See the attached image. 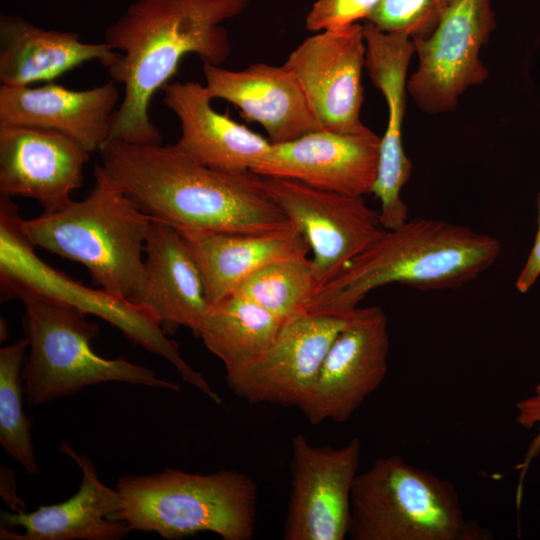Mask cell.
Instances as JSON below:
<instances>
[{
    "mask_svg": "<svg viewBox=\"0 0 540 540\" xmlns=\"http://www.w3.org/2000/svg\"><path fill=\"white\" fill-rule=\"evenodd\" d=\"M249 0H134L110 24L104 42L119 52L107 68L124 88L114 113L109 140L132 144L162 143L149 115L153 96L178 70L182 58L195 54L221 66L231 53L222 23L239 15Z\"/></svg>",
    "mask_w": 540,
    "mask_h": 540,
    "instance_id": "obj_1",
    "label": "cell"
},
{
    "mask_svg": "<svg viewBox=\"0 0 540 540\" xmlns=\"http://www.w3.org/2000/svg\"><path fill=\"white\" fill-rule=\"evenodd\" d=\"M101 166L151 220L176 229L267 233L291 227L251 171L203 165L174 145L108 140Z\"/></svg>",
    "mask_w": 540,
    "mask_h": 540,
    "instance_id": "obj_2",
    "label": "cell"
},
{
    "mask_svg": "<svg viewBox=\"0 0 540 540\" xmlns=\"http://www.w3.org/2000/svg\"><path fill=\"white\" fill-rule=\"evenodd\" d=\"M499 241L438 219L416 218L385 230L334 278L319 286L306 313L346 317L373 290L401 283L422 291L462 287L490 268Z\"/></svg>",
    "mask_w": 540,
    "mask_h": 540,
    "instance_id": "obj_3",
    "label": "cell"
},
{
    "mask_svg": "<svg viewBox=\"0 0 540 540\" xmlns=\"http://www.w3.org/2000/svg\"><path fill=\"white\" fill-rule=\"evenodd\" d=\"M95 185L81 201L24 220L20 228L35 246L85 266L102 289L129 299L143 277L151 218L94 165Z\"/></svg>",
    "mask_w": 540,
    "mask_h": 540,
    "instance_id": "obj_4",
    "label": "cell"
},
{
    "mask_svg": "<svg viewBox=\"0 0 540 540\" xmlns=\"http://www.w3.org/2000/svg\"><path fill=\"white\" fill-rule=\"evenodd\" d=\"M117 489L122 505L112 519L131 530L156 532L168 540L204 531L224 540H249L255 533L257 486L238 471L200 474L167 468L122 477Z\"/></svg>",
    "mask_w": 540,
    "mask_h": 540,
    "instance_id": "obj_5",
    "label": "cell"
},
{
    "mask_svg": "<svg viewBox=\"0 0 540 540\" xmlns=\"http://www.w3.org/2000/svg\"><path fill=\"white\" fill-rule=\"evenodd\" d=\"M22 320L29 354L24 359V394L31 405L72 395L105 382H124L174 392L180 386L157 377L154 370L125 358L106 359L92 349L100 331L81 310L54 299L23 293Z\"/></svg>",
    "mask_w": 540,
    "mask_h": 540,
    "instance_id": "obj_6",
    "label": "cell"
},
{
    "mask_svg": "<svg viewBox=\"0 0 540 540\" xmlns=\"http://www.w3.org/2000/svg\"><path fill=\"white\" fill-rule=\"evenodd\" d=\"M480 536L481 529L465 518L451 482L398 455L378 458L354 481L348 529L352 540H475Z\"/></svg>",
    "mask_w": 540,
    "mask_h": 540,
    "instance_id": "obj_7",
    "label": "cell"
},
{
    "mask_svg": "<svg viewBox=\"0 0 540 540\" xmlns=\"http://www.w3.org/2000/svg\"><path fill=\"white\" fill-rule=\"evenodd\" d=\"M20 219L11 197L1 195L0 278L6 294L16 298L23 293L42 295L105 320L132 343L165 358L185 383L196 387L214 403L222 404L203 374L184 360L177 343L166 336L145 310L102 288L85 286L41 260L22 232Z\"/></svg>",
    "mask_w": 540,
    "mask_h": 540,
    "instance_id": "obj_8",
    "label": "cell"
},
{
    "mask_svg": "<svg viewBox=\"0 0 540 540\" xmlns=\"http://www.w3.org/2000/svg\"><path fill=\"white\" fill-rule=\"evenodd\" d=\"M256 183L309 243L318 287L334 278L386 230L379 211L369 207L362 196L258 174Z\"/></svg>",
    "mask_w": 540,
    "mask_h": 540,
    "instance_id": "obj_9",
    "label": "cell"
},
{
    "mask_svg": "<svg viewBox=\"0 0 540 540\" xmlns=\"http://www.w3.org/2000/svg\"><path fill=\"white\" fill-rule=\"evenodd\" d=\"M494 28L491 0H455L429 36L412 39L418 65L407 93L421 111H453L464 92L487 80L480 52Z\"/></svg>",
    "mask_w": 540,
    "mask_h": 540,
    "instance_id": "obj_10",
    "label": "cell"
},
{
    "mask_svg": "<svg viewBox=\"0 0 540 540\" xmlns=\"http://www.w3.org/2000/svg\"><path fill=\"white\" fill-rule=\"evenodd\" d=\"M388 319L379 306L357 307L332 342L299 405L312 425L346 422L385 379Z\"/></svg>",
    "mask_w": 540,
    "mask_h": 540,
    "instance_id": "obj_11",
    "label": "cell"
},
{
    "mask_svg": "<svg viewBox=\"0 0 540 540\" xmlns=\"http://www.w3.org/2000/svg\"><path fill=\"white\" fill-rule=\"evenodd\" d=\"M291 450V489L283 538L345 539L351 493L361 458L360 439L333 448L312 445L299 433L291 440Z\"/></svg>",
    "mask_w": 540,
    "mask_h": 540,
    "instance_id": "obj_12",
    "label": "cell"
},
{
    "mask_svg": "<svg viewBox=\"0 0 540 540\" xmlns=\"http://www.w3.org/2000/svg\"><path fill=\"white\" fill-rule=\"evenodd\" d=\"M366 42L363 25L325 30L300 43L283 64L299 81L322 130H366L360 112Z\"/></svg>",
    "mask_w": 540,
    "mask_h": 540,
    "instance_id": "obj_13",
    "label": "cell"
},
{
    "mask_svg": "<svg viewBox=\"0 0 540 540\" xmlns=\"http://www.w3.org/2000/svg\"><path fill=\"white\" fill-rule=\"evenodd\" d=\"M346 317L303 313L285 321L265 351L226 371L228 387L250 404L299 407Z\"/></svg>",
    "mask_w": 540,
    "mask_h": 540,
    "instance_id": "obj_14",
    "label": "cell"
},
{
    "mask_svg": "<svg viewBox=\"0 0 540 540\" xmlns=\"http://www.w3.org/2000/svg\"><path fill=\"white\" fill-rule=\"evenodd\" d=\"M363 29L365 68L388 107L372 193L380 202L381 224L391 230L408 220L409 211L401 198V190L410 178L412 163L403 148L402 126L408 94L407 70L415 50L413 40L406 35L382 31L369 21Z\"/></svg>",
    "mask_w": 540,
    "mask_h": 540,
    "instance_id": "obj_15",
    "label": "cell"
},
{
    "mask_svg": "<svg viewBox=\"0 0 540 540\" xmlns=\"http://www.w3.org/2000/svg\"><path fill=\"white\" fill-rule=\"evenodd\" d=\"M380 143L381 137L369 128L353 134L317 130L292 141L271 143L251 172L364 197L372 193L376 181Z\"/></svg>",
    "mask_w": 540,
    "mask_h": 540,
    "instance_id": "obj_16",
    "label": "cell"
},
{
    "mask_svg": "<svg viewBox=\"0 0 540 540\" xmlns=\"http://www.w3.org/2000/svg\"><path fill=\"white\" fill-rule=\"evenodd\" d=\"M89 155L60 133L0 125V193L37 200L44 212L57 211L81 187Z\"/></svg>",
    "mask_w": 540,
    "mask_h": 540,
    "instance_id": "obj_17",
    "label": "cell"
},
{
    "mask_svg": "<svg viewBox=\"0 0 540 540\" xmlns=\"http://www.w3.org/2000/svg\"><path fill=\"white\" fill-rule=\"evenodd\" d=\"M117 83L73 90L47 82L38 87L0 85V125L54 131L69 137L89 153L110 139L120 103Z\"/></svg>",
    "mask_w": 540,
    "mask_h": 540,
    "instance_id": "obj_18",
    "label": "cell"
},
{
    "mask_svg": "<svg viewBox=\"0 0 540 540\" xmlns=\"http://www.w3.org/2000/svg\"><path fill=\"white\" fill-rule=\"evenodd\" d=\"M58 449L71 457L82 472L79 490L70 499L39 506L26 513L1 512V540H118L131 528L112 519L120 510L122 497L118 489L106 486L98 477L94 464L78 455L66 442Z\"/></svg>",
    "mask_w": 540,
    "mask_h": 540,
    "instance_id": "obj_19",
    "label": "cell"
},
{
    "mask_svg": "<svg viewBox=\"0 0 540 540\" xmlns=\"http://www.w3.org/2000/svg\"><path fill=\"white\" fill-rule=\"evenodd\" d=\"M203 74L212 99L228 101L247 120L258 122L271 143L322 130L299 81L284 65L255 63L234 71L203 63Z\"/></svg>",
    "mask_w": 540,
    "mask_h": 540,
    "instance_id": "obj_20",
    "label": "cell"
},
{
    "mask_svg": "<svg viewBox=\"0 0 540 540\" xmlns=\"http://www.w3.org/2000/svg\"><path fill=\"white\" fill-rule=\"evenodd\" d=\"M161 91L163 104L180 123L181 135L175 145L195 161L215 169L245 172L270 150L268 139L215 111L205 85L168 82Z\"/></svg>",
    "mask_w": 540,
    "mask_h": 540,
    "instance_id": "obj_21",
    "label": "cell"
},
{
    "mask_svg": "<svg viewBox=\"0 0 540 540\" xmlns=\"http://www.w3.org/2000/svg\"><path fill=\"white\" fill-rule=\"evenodd\" d=\"M143 277L130 301L163 329L195 330L209 303L197 264L179 231L151 221L145 243Z\"/></svg>",
    "mask_w": 540,
    "mask_h": 540,
    "instance_id": "obj_22",
    "label": "cell"
},
{
    "mask_svg": "<svg viewBox=\"0 0 540 540\" xmlns=\"http://www.w3.org/2000/svg\"><path fill=\"white\" fill-rule=\"evenodd\" d=\"M118 56L119 52L105 42L86 43L74 32L47 30L21 16L0 15L1 85L52 82L95 60L107 69Z\"/></svg>",
    "mask_w": 540,
    "mask_h": 540,
    "instance_id": "obj_23",
    "label": "cell"
},
{
    "mask_svg": "<svg viewBox=\"0 0 540 540\" xmlns=\"http://www.w3.org/2000/svg\"><path fill=\"white\" fill-rule=\"evenodd\" d=\"M177 230L197 264L209 304L232 294L264 265L311 252L306 238L293 226L259 234Z\"/></svg>",
    "mask_w": 540,
    "mask_h": 540,
    "instance_id": "obj_24",
    "label": "cell"
},
{
    "mask_svg": "<svg viewBox=\"0 0 540 540\" xmlns=\"http://www.w3.org/2000/svg\"><path fill=\"white\" fill-rule=\"evenodd\" d=\"M283 323L256 303L232 293L209 304L193 333L230 371L265 351Z\"/></svg>",
    "mask_w": 540,
    "mask_h": 540,
    "instance_id": "obj_25",
    "label": "cell"
},
{
    "mask_svg": "<svg viewBox=\"0 0 540 540\" xmlns=\"http://www.w3.org/2000/svg\"><path fill=\"white\" fill-rule=\"evenodd\" d=\"M318 287L312 259L294 255L274 260L246 278L237 293L283 322L306 313Z\"/></svg>",
    "mask_w": 540,
    "mask_h": 540,
    "instance_id": "obj_26",
    "label": "cell"
},
{
    "mask_svg": "<svg viewBox=\"0 0 540 540\" xmlns=\"http://www.w3.org/2000/svg\"><path fill=\"white\" fill-rule=\"evenodd\" d=\"M28 342L24 338L0 349V443L28 474H39L30 435L31 421L23 412L22 368Z\"/></svg>",
    "mask_w": 540,
    "mask_h": 540,
    "instance_id": "obj_27",
    "label": "cell"
},
{
    "mask_svg": "<svg viewBox=\"0 0 540 540\" xmlns=\"http://www.w3.org/2000/svg\"><path fill=\"white\" fill-rule=\"evenodd\" d=\"M455 0H381L367 21L411 39L429 36Z\"/></svg>",
    "mask_w": 540,
    "mask_h": 540,
    "instance_id": "obj_28",
    "label": "cell"
},
{
    "mask_svg": "<svg viewBox=\"0 0 540 540\" xmlns=\"http://www.w3.org/2000/svg\"><path fill=\"white\" fill-rule=\"evenodd\" d=\"M381 0H316L306 16L311 32L333 30L368 20Z\"/></svg>",
    "mask_w": 540,
    "mask_h": 540,
    "instance_id": "obj_29",
    "label": "cell"
},
{
    "mask_svg": "<svg viewBox=\"0 0 540 540\" xmlns=\"http://www.w3.org/2000/svg\"><path fill=\"white\" fill-rule=\"evenodd\" d=\"M516 411V422L518 425L528 429L537 427L536 436L528 446L522 462L516 466V469L519 470L516 503L519 506L526 472L532 461L540 454V383L535 386L534 392L530 396L517 402Z\"/></svg>",
    "mask_w": 540,
    "mask_h": 540,
    "instance_id": "obj_30",
    "label": "cell"
},
{
    "mask_svg": "<svg viewBox=\"0 0 540 540\" xmlns=\"http://www.w3.org/2000/svg\"><path fill=\"white\" fill-rule=\"evenodd\" d=\"M538 228L530 254L516 280V288L525 293L534 285L540 276V194L537 198Z\"/></svg>",
    "mask_w": 540,
    "mask_h": 540,
    "instance_id": "obj_31",
    "label": "cell"
},
{
    "mask_svg": "<svg viewBox=\"0 0 540 540\" xmlns=\"http://www.w3.org/2000/svg\"><path fill=\"white\" fill-rule=\"evenodd\" d=\"M1 495L14 512L24 511V503L17 497L13 471L1 468Z\"/></svg>",
    "mask_w": 540,
    "mask_h": 540,
    "instance_id": "obj_32",
    "label": "cell"
}]
</instances>
